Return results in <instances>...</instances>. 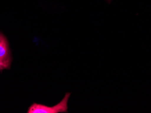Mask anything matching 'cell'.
Wrapping results in <instances>:
<instances>
[{
	"label": "cell",
	"instance_id": "6da1fadb",
	"mask_svg": "<svg viewBox=\"0 0 151 113\" xmlns=\"http://www.w3.org/2000/svg\"><path fill=\"white\" fill-rule=\"evenodd\" d=\"M71 94L66 93L63 98L58 104L48 106L42 104L33 103L27 110V113H64L68 112V99Z\"/></svg>",
	"mask_w": 151,
	"mask_h": 113
},
{
	"label": "cell",
	"instance_id": "3957f363",
	"mask_svg": "<svg viewBox=\"0 0 151 113\" xmlns=\"http://www.w3.org/2000/svg\"><path fill=\"white\" fill-rule=\"evenodd\" d=\"M2 70H4V69H3V67H2L1 65V64H0V71H1Z\"/></svg>",
	"mask_w": 151,
	"mask_h": 113
},
{
	"label": "cell",
	"instance_id": "7a4b0ae2",
	"mask_svg": "<svg viewBox=\"0 0 151 113\" xmlns=\"http://www.w3.org/2000/svg\"><path fill=\"white\" fill-rule=\"evenodd\" d=\"M12 63V56L8 39L4 35L0 33V64L3 69L10 68Z\"/></svg>",
	"mask_w": 151,
	"mask_h": 113
}]
</instances>
